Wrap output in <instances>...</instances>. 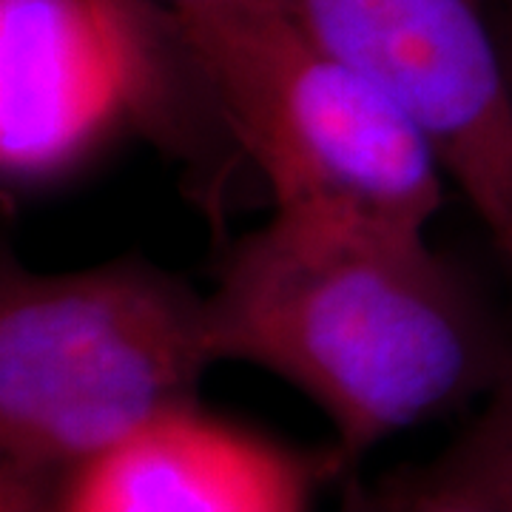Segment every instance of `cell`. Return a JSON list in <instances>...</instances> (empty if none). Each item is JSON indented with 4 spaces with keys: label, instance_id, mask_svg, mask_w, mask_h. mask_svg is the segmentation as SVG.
Segmentation results:
<instances>
[{
    "label": "cell",
    "instance_id": "cell-1",
    "mask_svg": "<svg viewBox=\"0 0 512 512\" xmlns=\"http://www.w3.org/2000/svg\"><path fill=\"white\" fill-rule=\"evenodd\" d=\"M208 313L220 362L291 384L356 461L481 404L512 342L427 231L279 214L222 256Z\"/></svg>",
    "mask_w": 512,
    "mask_h": 512
},
{
    "label": "cell",
    "instance_id": "cell-3",
    "mask_svg": "<svg viewBox=\"0 0 512 512\" xmlns=\"http://www.w3.org/2000/svg\"><path fill=\"white\" fill-rule=\"evenodd\" d=\"M177 20L274 211L427 231L447 174L387 94L293 0H205Z\"/></svg>",
    "mask_w": 512,
    "mask_h": 512
},
{
    "label": "cell",
    "instance_id": "cell-9",
    "mask_svg": "<svg viewBox=\"0 0 512 512\" xmlns=\"http://www.w3.org/2000/svg\"><path fill=\"white\" fill-rule=\"evenodd\" d=\"M393 498V512H498L481 501L453 493H430V490H410L399 481L384 484Z\"/></svg>",
    "mask_w": 512,
    "mask_h": 512
},
{
    "label": "cell",
    "instance_id": "cell-4",
    "mask_svg": "<svg viewBox=\"0 0 512 512\" xmlns=\"http://www.w3.org/2000/svg\"><path fill=\"white\" fill-rule=\"evenodd\" d=\"M143 137L222 188L245 163L177 12L154 0H0V174L66 183Z\"/></svg>",
    "mask_w": 512,
    "mask_h": 512
},
{
    "label": "cell",
    "instance_id": "cell-11",
    "mask_svg": "<svg viewBox=\"0 0 512 512\" xmlns=\"http://www.w3.org/2000/svg\"><path fill=\"white\" fill-rule=\"evenodd\" d=\"M501 32L512 37V0H501V20H498Z\"/></svg>",
    "mask_w": 512,
    "mask_h": 512
},
{
    "label": "cell",
    "instance_id": "cell-10",
    "mask_svg": "<svg viewBox=\"0 0 512 512\" xmlns=\"http://www.w3.org/2000/svg\"><path fill=\"white\" fill-rule=\"evenodd\" d=\"M339 512H393V498L387 493V487L367 490L362 481L350 478Z\"/></svg>",
    "mask_w": 512,
    "mask_h": 512
},
{
    "label": "cell",
    "instance_id": "cell-5",
    "mask_svg": "<svg viewBox=\"0 0 512 512\" xmlns=\"http://www.w3.org/2000/svg\"><path fill=\"white\" fill-rule=\"evenodd\" d=\"M419 128L512 271V66L484 0H293Z\"/></svg>",
    "mask_w": 512,
    "mask_h": 512
},
{
    "label": "cell",
    "instance_id": "cell-12",
    "mask_svg": "<svg viewBox=\"0 0 512 512\" xmlns=\"http://www.w3.org/2000/svg\"><path fill=\"white\" fill-rule=\"evenodd\" d=\"M154 3H163L168 9H185V6H197V3H205V0H154Z\"/></svg>",
    "mask_w": 512,
    "mask_h": 512
},
{
    "label": "cell",
    "instance_id": "cell-13",
    "mask_svg": "<svg viewBox=\"0 0 512 512\" xmlns=\"http://www.w3.org/2000/svg\"><path fill=\"white\" fill-rule=\"evenodd\" d=\"M501 35H504V32H501ZM504 43H507V52H510V66H512V37L504 35Z\"/></svg>",
    "mask_w": 512,
    "mask_h": 512
},
{
    "label": "cell",
    "instance_id": "cell-6",
    "mask_svg": "<svg viewBox=\"0 0 512 512\" xmlns=\"http://www.w3.org/2000/svg\"><path fill=\"white\" fill-rule=\"evenodd\" d=\"M336 470V450L305 456L191 404L57 478V512H311Z\"/></svg>",
    "mask_w": 512,
    "mask_h": 512
},
{
    "label": "cell",
    "instance_id": "cell-2",
    "mask_svg": "<svg viewBox=\"0 0 512 512\" xmlns=\"http://www.w3.org/2000/svg\"><path fill=\"white\" fill-rule=\"evenodd\" d=\"M214 365L208 293L143 256L60 274L3 259L0 464L66 476L200 404Z\"/></svg>",
    "mask_w": 512,
    "mask_h": 512
},
{
    "label": "cell",
    "instance_id": "cell-7",
    "mask_svg": "<svg viewBox=\"0 0 512 512\" xmlns=\"http://www.w3.org/2000/svg\"><path fill=\"white\" fill-rule=\"evenodd\" d=\"M399 484L464 495L512 512V362L456 441L424 470L399 478Z\"/></svg>",
    "mask_w": 512,
    "mask_h": 512
},
{
    "label": "cell",
    "instance_id": "cell-8",
    "mask_svg": "<svg viewBox=\"0 0 512 512\" xmlns=\"http://www.w3.org/2000/svg\"><path fill=\"white\" fill-rule=\"evenodd\" d=\"M0 512H57V476L0 464Z\"/></svg>",
    "mask_w": 512,
    "mask_h": 512
}]
</instances>
